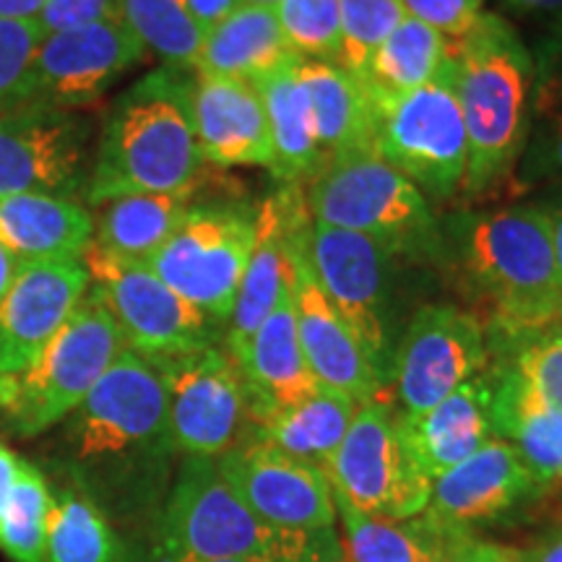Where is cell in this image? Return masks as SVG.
Here are the masks:
<instances>
[{
  "mask_svg": "<svg viewBox=\"0 0 562 562\" xmlns=\"http://www.w3.org/2000/svg\"><path fill=\"white\" fill-rule=\"evenodd\" d=\"M294 60L297 55L286 45L273 5L240 3L206 32L193 70L199 76L258 81Z\"/></svg>",
  "mask_w": 562,
  "mask_h": 562,
  "instance_id": "obj_27",
  "label": "cell"
},
{
  "mask_svg": "<svg viewBox=\"0 0 562 562\" xmlns=\"http://www.w3.org/2000/svg\"><path fill=\"white\" fill-rule=\"evenodd\" d=\"M256 245V209L191 206L146 266L211 321L227 323Z\"/></svg>",
  "mask_w": 562,
  "mask_h": 562,
  "instance_id": "obj_11",
  "label": "cell"
},
{
  "mask_svg": "<svg viewBox=\"0 0 562 562\" xmlns=\"http://www.w3.org/2000/svg\"><path fill=\"white\" fill-rule=\"evenodd\" d=\"M81 258L19 263L0 300V375L30 370L89 290Z\"/></svg>",
  "mask_w": 562,
  "mask_h": 562,
  "instance_id": "obj_20",
  "label": "cell"
},
{
  "mask_svg": "<svg viewBox=\"0 0 562 562\" xmlns=\"http://www.w3.org/2000/svg\"><path fill=\"white\" fill-rule=\"evenodd\" d=\"M495 362L508 364L542 402L562 412V328L547 326L513 339H487Z\"/></svg>",
  "mask_w": 562,
  "mask_h": 562,
  "instance_id": "obj_38",
  "label": "cell"
},
{
  "mask_svg": "<svg viewBox=\"0 0 562 562\" xmlns=\"http://www.w3.org/2000/svg\"><path fill=\"white\" fill-rule=\"evenodd\" d=\"M505 5L516 13H529V16L554 19L562 24V0H505Z\"/></svg>",
  "mask_w": 562,
  "mask_h": 562,
  "instance_id": "obj_47",
  "label": "cell"
},
{
  "mask_svg": "<svg viewBox=\"0 0 562 562\" xmlns=\"http://www.w3.org/2000/svg\"><path fill=\"white\" fill-rule=\"evenodd\" d=\"M45 3L47 0H0V19H40V13L45 11Z\"/></svg>",
  "mask_w": 562,
  "mask_h": 562,
  "instance_id": "obj_49",
  "label": "cell"
},
{
  "mask_svg": "<svg viewBox=\"0 0 562 562\" xmlns=\"http://www.w3.org/2000/svg\"><path fill=\"white\" fill-rule=\"evenodd\" d=\"M404 13L442 37L459 40L482 16V0H398Z\"/></svg>",
  "mask_w": 562,
  "mask_h": 562,
  "instance_id": "obj_42",
  "label": "cell"
},
{
  "mask_svg": "<svg viewBox=\"0 0 562 562\" xmlns=\"http://www.w3.org/2000/svg\"><path fill=\"white\" fill-rule=\"evenodd\" d=\"M544 490L510 442L490 438L432 482L425 513L442 529L474 533L476 526L501 521Z\"/></svg>",
  "mask_w": 562,
  "mask_h": 562,
  "instance_id": "obj_19",
  "label": "cell"
},
{
  "mask_svg": "<svg viewBox=\"0 0 562 562\" xmlns=\"http://www.w3.org/2000/svg\"><path fill=\"white\" fill-rule=\"evenodd\" d=\"M300 58L252 81L261 91L271 136V172L284 182L311 180L326 161L321 151L311 102L297 76Z\"/></svg>",
  "mask_w": 562,
  "mask_h": 562,
  "instance_id": "obj_30",
  "label": "cell"
},
{
  "mask_svg": "<svg viewBox=\"0 0 562 562\" xmlns=\"http://www.w3.org/2000/svg\"><path fill=\"white\" fill-rule=\"evenodd\" d=\"M554 326L562 328V300H560V305H558V315H554Z\"/></svg>",
  "mask_w": 562,
  "mask_h": 562,
  "instance_id": "obj_53",
  "label": "cell"
},
{
  "mask_svg": "<svg viewBox=\"0 0 562 562\" xmlns=\"http://www.w3.org/2000/svg\"><path fill=\"white\" fill-rule=\"evenodd\" d=\"M19 459L13 456V451H9L5 446H0V524H3L5 516V505H9L13 482H16L19 474Z\"/></svg>",
  "mask_w": 562,
  "mask_h": 562,
  "instance_id": "obj_46",
  "label": "cell"
},
{
  "mask_svg": "<svg viewBox=\"0 0 562 562\" xmlns=\"http://www.w3.org/2000/svg\"><path fill=\"white\" fill-rule=\"evenodd\" d=\"M336 529L284 531L263 524L224 480L216 459L186 456L157 524L159 562L341 560Z\"/></svg>",
  "mask_w": 562,
  "mask_h": 562,
  "instance_id": "obj_4",
  "label": "cell"
},
{
  "mask_svg": "<svg viewBox=\"0 0 562 562\" xmlns=\"http://www.w3.org/2000/svg\"><path fill=\"white\" fill-rule=\"evenodd\" d=\"M123 349L128 347L121 328L89 284L32 368L21 375H0V409L9 417L11 430L21 438H34L66 419Z\"/></svg>",
  "mask_w": 562,
  "mask_h": 562,
  "instance_id": "obj_6",
  "label": "cell"
},
{
  "mask_svg": "<svg viewBox=\"0 0 562 562\" xmlns=\"http://www.w3.org/2000/svg\"><path fill=\"white\" fill-rule=\"evenodd\" d=\"M497 547L501 544L484 542V539H476L474 533H461V537H456L448 544L440 562H492L497 554Z\"/></svg>",
  "mask_w": 562,
  "mask_h": 562,
  "instance_id": "obj_44",
  "label": "cell"
},
{
  "mask_svg": "<svg viewBox=\"0 0 562 562\" xmlns=\"http://www.w3.org/2000/svg\"><path fill=\"white\" fill-rule=\"evenodd\" d=\"M216 467L240 501L273 529H336L331 484L313 463L292 459L261 440L245 438L220 456Z\"/></svg>",
  "mask_w": 562,
  "mask_h": 562,
  "instance_id": "obj_18",
  "label": "cell"
},
{
  "mask_svg": "<svg viewBox=\"0 0 562 562\" xmlns=\"http://www.w3.org/2000/svg\"><path fill=\"white\" fill-rule=\"evenodd\" d=\"M193 76L161 66L131 83L104 117L87 201L193 191L203 159L193 123Z\"/></svg>",
  "mask_w": 562,
  "mask_h": 562,
  "instance_id": "obj_2",
  "label": "cell"
},
{
  "mask_svg": "<svg viewBox=\"0 0 562 562\" xmlns=\"http://www.w3.org/2000/svg\"><path fill=\"white\" fill-rule=\"evenodd\" d=\"M305 250L323 294L362 344L381 383L389 385L398 344L391 321V250L372 237L318 222L307 224Z\"/></svg>",
  "mask_w": 562,
  "mask_h": 562,
  "instance_id": "obj_12",
  "label": "cell"
},
{
  "mask_svg": "<svg viewBox=\"0 0 562 562\" xmlns=\"http://www.w3.org/2000/svg\"><path fill=\"white\" fill-rule=\"evenodd\" d=\"M240 3L243 0H186L188 11H191V16L203 26V32H209L211 26L220 24L222 19H227Z\"/></svg>",
  "mask_w": 562,
  "mask_h": 562,
  "instance_id": "obj_45",
  "label": "cell"
},
{
  "mask_svg": "<svg viewBox=\"0 0 562 562\" xmlns=\"http://www.w3.org/2000/svg\"><path fill=\"white\" fill-rule=\"evenodd\" d=\"M121 542L100 503L79 484L53 492L47 562H117Z\"/></svg>",
  "mask_w": 562,
  "mask_h": 562,
  "instance_id": "obj_35",
  "label": "cell"
},
{
  "mask_svg": "<svg viewBox=\"0 0 562 562\" xmlns=\"http://www.w3.org/2000/svg\"><path fill=\"white\" fill-rule=\"evenodd\" d=\"M193 191L121 195L102 203L94 220V243L115 256L146 263L178 232L193 206Z\"/></svg>",
  "mask_w": 562,
  "mask_h": 562,
  "instance_id": "obj_32",
  "label": "cell"
},
{
  "mask_svg": "<svg viewBox=\"0 0 562 562\" xmlns=\"http://www.w3.org/2000/svg\"><path fill=\"white\" fill-rule=\"evenodd\" d=\"M63 451L79 487L100 508L110 497L128 508L151 503L175 453L159 370L136 351L123 349L66 417Z\"/></svg>",
  "mask_w": 562,
  "mask_h": 562,
  "instance_id": "obj_1",
  "label": "cell"
},
{
  "mask_svg": "<svg viewBox=\"0 0 562 562\" xmlns=\"http://www.w3.org/2000/svg\"><path fill=\"white\" fill-rule=\"evenodd\" d=\"M50 505L53 492L45 476L30 461H21L3 524H0V547L13 562H47Z\"/></svg>",
  "mask_w": 562,
  "mask_h": 562,
  "instance_id": "obj_37",
  "label": "cell"
},
{
  "mask_svg": "<svg viewBox=\"0 0 562 562\" xmlns=\"http://www.w3.org/2000/svg\"><path fill=\"white\" fill-rule=\"evenodd\" d=\"M370 100L375 149L419 191L448 195L467 186L469 138L448 68L425 87Z\"/></svg>",
  "mask_w": 562,
  "mask_h": 562,
  "instance_id": "obj_9",
  "label": "cell"
},
{
  "mask_svg": "<svg viewBox=\"0 0 562 562\" xmlns=\"http://www.w3.org/2000/svg\"><path fill=\"white\" fill-rule=\"evenodd\" d=\"M117 16V0H47L40 13V26L45 34L74 30Z\"/></svg>",
  "mask_w": 562,
  "mask_h": 562,
  "instance_id": "obj_43",
  "label": "cell"
},
{
  "mask_svg": "<svg viewBox=\"0 0 562 562\" xmlns=\"http://www.w3.org/2000/svg\"><path fill=\"white\" fill-rule=\"evenodd\" d=\"M406 19L398 0H339V66L364 81L370 63L391 32Z\"/></svg>",
  "mask_w": 562,
  "mask_h": 562,
  "instance_id": "obj_39",
  "label": "cell"
},
{
  "mask_svg": "<svg viewBox=\"0 0 562 562\" xmlns=\"http://www.w3.org/2000/svg\"><path fill=\"white\" fill-rule=\"evenodd\" d=\"M117 16L165 66L193 68L206 32L186 0H117Z\"/></svg>",
  "mask_w": 562,
  "mask_h": 562,
  "instance_id": "obj_36",
  "label": "cell"
},
{
  "mask_svg": "<svg viewBox=\"0 0 562 562\" xmlns=\"http://www.w3.org/2000/svg\"><path fill=\"white\" fill-rule=\"evenodd\" d=\"M302 201L311 222L372 237L391 252L419 245L432 229L425 193L375 146L328 157Z\"/></svg>",
  "mask_w": 562,
  "mask_h": 562,
  "instance_id": "obj_7",
  "label": "cell"
},
{
  "mask_svg": "<svg viewBox=\"0 0 562 562\" xmlns=\"http://www.w3.org/2000/svg\"><path fill=\"white\" fill-rule=\"evenodd\" d=\"M151 364L167 391L175 451L203 459L227 453L248 422L243 378L229 351L211 344Z\"/></svg>",
  "mask_w": 562,
  "mask_h": 562,
  "instance_id": "obj_13",
  "label": "cell"
},
{
  "mask_svg": "<svg viewBox=\"0 0 562 562\" xmlns=\"http://www.w3.org/2000/svg\"><path fill=\"white\" fill-rule=\"evenodd\" d=\"M243 3H250V5H277L279 0H243Z\"/></svg>",
  "mask_w": 562,
  "mask_h": 562,
  "instance_id": "obj_52",
  "label": "cell"
},
{
  "mask_svg": "<svg viewBox=\"0 0 562 562\" xmlns=\"http://www.w3.org/2000/svg\"><path fill=\"white\" fill-rule=\"evenodd\" d=\"M463 263L495 307L490 339L554 326L562 281L542 203H518L469 220Z\"/></svg>",
  "mask_w": 562,
  "mask_h": 562,
  "instance_id": "obj_5",
  "label": "cell"
},
{
  "mask_svg": "<svg viewBox=\"0 0 562 562\" xmlns=\"http://www.w3.org/2000/svg\"><path fill=\"white\" fill-rule=\"evenodd\" d=\"M16 269L19 263L13 261L11 252L0 245V300L5 297V292H9V286L13 284V277H16Z\"/></svg>",
  "mask_w": 562,
  "mask_h": 562,
  "instance_id": "obj_50",
  "label": "cell"
},
{
  "mask_svg": "<svg viewBox=\"0 0 562 562\" xmlns=\"http://www.w3.org/2000/svg\"><path fill=\"white\" fill-rule=\"evenodd\" d=\"M297 76L311 102L323 157L375 146L372 100L360 79L334 60H302Z\"/></svg>",
  "mask_w": 562,
  "mask_h": 562,
  "instance_id": "obj_28",
  "label": "cell"
},
{
  "mask_svg": "<svg viewBox=\"0 0 562 562\" xmlns=\"http://www.w3.org/2000/svg\"><path fill=\"white\" fill-rule=\"evenodd\" d=\"M89 125L70 110L24 102L0 112V195L74 199L87 191Z\"/></svg>",
  "mask_w": 562,
  "mask_h": 562,
  "instance_id": "obj_15",
  "label": "cell"
},
{
  "mask_svg": "<svg viewBox=\"0 0 562 562\" xmlns=\"http://www.w3.org/2000/svg\"><path fill=\"white\" fill-rule=\"evenodd\" d=\"M94 240V216L74 199L0 195V245L16 263L81 258Z\"/></svg>",
  "mask_w": 562,
  "mask_h": 562,
  "instance_id": "obj_26",
  "label": "cell"
},
{
  "mask_svg": "<svg viewBox=\"0 0 562 562\" xmlns=\"http://www.w3.org/2000/svg\"><path fill=\"white\" fill-rule=\"evenodd\" d=\"M42 37L40 19H0V112L30 102V70Z\"/></svg>",
  "mask_w": 562,
  "mask_h": 562,
  "instance_id": "obj_41",
  "label": "cell"
},
{
  "mask_svg": "<svg viewBox=\"0 0 562 562\" xmlns=\"http://www.w3.org/2000/svg\"><path fill=\"white\" fill-rule=\"evenodd\" d=\"M357 409L360 404L344 393L318 389L297 406L250 422L248 438L261 440L297 461L313 463L323 472V467L339 451Z\"/></svg>",
  "mask_w": 562,
  "mask_h": 562,
  "instance_id": "obj_31",
  "label": "cell"
},
{
  "mask_svg": "<svg viewBox=\"0 0 562 562\" xmlns=\"http://www.w3.org/2000/svg\"><path fill=\"white\" fill-rule=\"evenodd\" d=\"M305 211L300 191H279L269 195L261 209H256V245H252L248 269L243 273L240 290L227 318V331H224V349L229 351L232 360L243 355L284 290L286 235Z\"/></svg>",
  "mask_w": 562,
  "mask_h": 562,
  "instance_id": "obj_23",
  "label": "cell"
},
{
  "mask_svg": "<svg viewBox=\"0 0 562 562\" xmlns=\"http://www.w3.org/2000/svg\"><path fill=\"white\" fill-rule=\"evenodd\" d=\"M203 562H250V560H203Z\"/></svg>",
  "mask_w": 562,
  "mask_h": 562,
  "instance_id": "obj_54",
  "label": "cell"
},
{
  "mask_svg": "<svg viewBox=\"0 0 562 562\" xmlns=\"http://www.w3.org/2000/svg\"><path fill=\"white\" fill-rule=\"evenodd\" d=\"M235 364L243 378L248 425L269 417V414L297 406L321 389L300 347L297 323H294L292 311L290 266H286V284L277 305H273L269 318L261 323V328L252 334Z\"/></svg>",
  "mask_w": 562,
  "mask_h": 562,
  "instance_id": "obj_21",
  "label": "cell"
},
{
  "mask_svg": "<svg viewBox=\"0 0 562 562\" xmlns=\"http://www.w3.org/2000/svg\"><path fill=\"white\" fill-rule=\"evenodd\" d=\"M326 562H349L347 558H341V560H326Z\"/></svg>",
  "mask_w": 562,
  "mask_h": 562,
  "instance_id": "obj_55",
  "label": "cell"
},
{
  "mask_svg": "<svg viewBox=\"0 0 562 562\" xmlns=\"http://www.w3.org/2000/svg\"><path fill=\"white\" fill-rule=\"evenodd\" d=\"M402 432L419 469L435 482L480 451L492 435L490 381L476 375L422 414H402Z\"/></svg>",
  "mask_w": 562,
  "mask_h": 562,
  "instance_id": "obj_24",
  "label": "cell"
},
{
  "mask_svg": "<svg viewBox=\"0 0 562 562\" xmlns=\"http://www.w3.org/2000/svg\"><path fill=\"white\" fill-rule=\"evenodd\" d=\"M492 562H529V550H516V547L501 544Z\"/></svg>",
  "mask_w": 562,
  "mask_h": 562,
  "instance_id": "obj_51",
  "label": "cell"
},
{
  "mask_svg": "<svg viewBox=\"0 0 562 562\" xmlns=\"http://www.w3.org/2000/svg\"><path fill=\"white\" fill-rule=\"evenodd\" d=\"M146 47L121 16L45 34L30 70V102L81 110L100 102L144 60Z\"/></svg>",
  "mask_w": 562,
  "mask_h": 562,
  "instance_id": "obj_16",
  "label": "cell"
},
{
  "mask_svg": "<svg viewBox=\"0 0 562 562\" xmlns=\"http://www.w3.org/2000/svg\"><path fill=\"white\" fill-rule=\"evenodd\" d=\"M334 505L344 529L341 547L349 562H440L448 544L461 537L442 529L427 513L414 518L375 516L355 508L339 492H334Z\"/></svg>",
  "mask_w": 562,
  "mask_h": 562,
  "instance_id": "obj_29",
  "label": "cell"
},
{
  "mask_svg": "<svg viewBox=\"0 0 562 562\" xmlns=\"http://www.w3.org/2000/svg\"><path fill=\"white\" fill-rule=\"evenodd\" d=\"M542 206L550 216V229H552V243H554V256H558V271L562 281V188L552 199L542 201Z\"/></svg>",
  "mask_w": 562,
  "mask_h": 562,
  "instance_id": "obj_48",
  "label": "cell"
},
{
  "mask_svg": "<svg viewBox=\"0 0 562 562\" xmlns=\"http://www.w3.org/2000/svg\"><path fill=\"white\" fill-rule=\"evenodd\" d=\"M273 11L297 58L339 60V0H279Z\"/></svg>",
  "mask_w": 562,
  "mask_h": 562,
  "instance_id": "obj_40",
  "label": "cell"
},
{
  "mask_svg": "<svg viewBox=\"0 0 562 562\" xmlns=\"http://www.w3.org/2000/svg\"><path fill=\"white\" fill-rule=\"evenodd\" d=\"M311 216H300L286 235V266H290L292 311L297 323V336L307 368L321 389L344 393L355 404H368L381 398L385 385L372 370L362 344L351 334L334 305L323 294L313 266L307 261L305 235Z\"/></svg>",
  "mask_w": 562,
  "mask_h": 562,
  "instance_id": "obj_17",
  "label": "cell"
},
{
  "mask_svg": "<svg viewBox=\"0 0 562 562\" xmlns=\"http://www.w3.org/2000/svg\"><path fill=\"white\" fill-rule=\"evenodd\" d=\"M533 83L531 125L521 159L516 165L518 186L562 188V26L544 47Z\"/></svg>",
  "mask_w": 562,
  "mask_h": 562,
  "instance_id": "obj_33",
  "label": "cell"
},
{
  "mask_svg": "<svg viewBox=\"0 0 562 562\" xmlns=\"http://www.w3.org/2000/svg\"><path fill=\"white\" fill-rule=\"evenodd\" d=\"M448 60L451 40L406 16L375 53L362 83L370 94H404L440 79Z\"/></svg>",
  "mask_w": 562,
  "mask_h": 562,
  "instance_id": "obj_34",
  "label": "cell"
},
{
  "mask_svg": "<svg viewBox=\"0 0 562 562\" xmlns=\"http://www.w3.org/2000/svg\"><path fill=\"white\" fill-rule=\"evenodd\" d=\"M81 263L121 328L125 347L144 360L157 362L220 341L222 323L172 292L144 261L115 256L91 240Z\"/></svg>",
  "mask_w": 562,
  "mask_h": 562,
  "instance_id": "obj_8",
  "label": "cell"
},
{
  "mask_svg": "<svg viewBox=\"0 0 562 562\" xmlns=\"http://www.w3.org/2000/svg\"><path fill=\"white\" fill-rule=\"evenodd\" d=\"M448 76L467 125V186L484 191L510 178L521 159L531 125L537 60L508 21L482 13L472 32L451 40Z\"/></svg>",
  "mask_w": 562,
  "mask_h": 562,
  "instance_id": "obj_3",
  "label": "cell"
},
{
  "mask_svg": "<svg viewBox=\"0 0 562 562\" xmlns=\"http://www.w3.org/2000/svg\"><path fill=\"white\" fill-rule=\"evenodd\" d=\"M487 331L480 318L453 305L414 313L393 357L391 383L398 412L422 414L487 368Z\"/></svg>",
  "mask_w": 562,
  "mask_h": 562,
  "instance_id": "obj_14",
  "label": "cell"
},
{
  "mask_svg": "<svg viewBox=\"0 0 562 562\" xmlns=\"http://www.w3.org/2000/svg\"><path fill=\"white\" fill-rule=\"evenodd\" d=\"M323 474L334 492L375 516L414 518L430 503L432 480L406 446L402 412L383 396L357 409Z\"/></svg>",
  "mask_w": 562,
  "mask_h": 562,
  "instance_id": "obj_10",
  "label": "cell"
},
{
  "mask_svg": "<svg viewBox=\"0 0 562 562\" xmlns=\"http://www.w3.org/2000/svg\"><path fill=\"white\" fill-rule=\"evenodd\" d=\"M193 123L201 159L214 167H269L273 161L261 91L252 81L199 76Z\"/></svg>",
  "mask_w": 562,
  "mask_h": 562,
  "instance_id": "obj_22",
  "label": "cell"
},
{
  "mask_svg": "<svg viewBox=\"0 0 562 562\" xmlns=\"http://www.w3.org/2000/svg\"><path fill=\"white\" fill-rule=\"evenodd\" d=\"M487 381L492 435L510 442L544 487L562 482V412L542 402L508 364H492Z\"/></svg>",
  "mask_w": 562,
  "mask_h": 562,
  "instance_id": "obj_25",
  "label": "cell"
}]
</instances>
